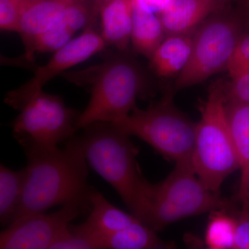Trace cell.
Returning <instances> with one entry per match:
<instances>
[{
	"mask_svg": "<svg viewBox=\"0 0 249 249\" xmlns=\"http://www.w3.org/2000/svg\"><path fill=\"white\" fill-rule=\"evenodd\" d=\"M25 154L27 178L16 220L69 202L90 204L91 187L81 136L69 139L63 149H37Z\"/></svg>",
	"mask_w": 249,
	"mask_h": 249,
	"instance_id": "1",
	"label": "cell"
},
{
	"mask_svg": "<svg viewBox=\"0 0 249 249\" xmlns=\"http://www.w3.org/2000/svg\"><path fill=\"white\" fill-rule=\"evenodd\" d=\"M87 160L121 196L131 213L149 226L150 184L137 162L138 150L128 134L112 123L98 122L83 128Z\"/></svg>",
	"mask_w": 249,
	"mask_h": 249,
	"instance_id": "2",
	"label": "cell"
},
{
	"mask_svg": "<svg viewBox=\"0 0 249 249\" xmlns=\"http://www.w3.org/2000/svg\"><path fill=\"white\" fill-rule=\"evenodd\" d=\"M62 76L89 88V101L78 116V129L94 123L116 122L128 116L143 89L140 67L124 55H113L86 70L65 72Z\"/></svg>",
	"mask_w": 249,
	"mask_h": 249,
	"instance_id": "3",
	"label": "cell"
},
{
	"mask_svg": "<svg viewBox=\"0 0 249 249\" xmlns=\"http://www.w3.org/2000/svg\"><path fill=\"white\" fill-rule=\"evenodd\" d=\"M225 85H211L201 103L196 124L192 163L198 178L210 191L219 193L226 178L240 170L228 121Z\"/></svg>",
	"mask_w": 249,
	"mask_h": 249,
	"instance_id": "4",
	"label": "cell"
},
{
	"mask_svg": "<svg viewBox=\"0 0 249 249\" xmlns=\"http://www.w3.org/2000/svg\"><path fill=\"white\" fill-rule=\"evenodd\" d=\"M149 227L158 231L170 224L217 210L232 211L231 201L208 189L193 168L192 160L176 163L161 182L150 184Z\"/></svg>",
	"mask_w": 249,
	"mask_h": 249,
	"instance_id": "5",
	"label": "cell"
},
{
	"mask_svg": "<svg viewBox=\"0 0 249 249\" xmlns=\"http://www.w3.org/2000/svg\"><path fill=\"white\" fill-rule=\"evenodd\" d=\"M173 92L168 91L147 109L136 106L128 116L112 124L147 142L165 159L178 163L192 160L196 124L175 107Z\"/></svg>",
	"mask_w": 249,
	"mask_h": 249,
	"instance_id": "6",
	"label": "cell"
},
{
	"mask_svg": "<svg viewBox=\"0 0 249 249\" xmlns=\"http://www.w3.org/2000/svg\"><path fill=\"white\" fill-rule=\"evenodd\" d=\"M11 123L13 135L24 152L52 149L74 136L80 114L57 95L36 93L18 109Z\"/></svg>",
	"mask_w": 249,
	"mask_h": 249,
	"instance_id": "7",
	"label": "cell"
},
{
	"mask_svg": "<svg viewBox=\"0 0 249 249\" xmlns=\"http://www.w3.org/2000/svg\"><path fill=\"white\" fill-rule=\"evenodd\" d=\"M240 36L239 24L232 18L206 19L193 32L191 58L178 75L173 91L199 84L227 70Z\"/></svg>",
	"mask_w": 249,
	"mask_h": 249,
	"instance_id": "8",
	"label": "cell"
},
{
	"mask_svg": "<svg viewBox=\"0 0 249 249\" xmlns=\"http://www.w3.org/2000/svg\"><path fill=\"white\" fill-rule=\"evenodd\" d=\"M91 205L69 202L52 213L33 214L18 219L0 235L1 249H51L67 231L73 219Z\"/></svg>",
	"mask_w": 249,
	"mask_h": 249,
	"instance_id": "9",
	"label": "cell"
},
{
	"mask_svg": "<svg viewBox=\"0 0 249 249\" xmlns=\"http://www.w3.org/2000/svg\"><path fill=\"white\" fill-rule=\"evenodd\" d=\"M106 42L101 34L88 26L79 36L72 39L67 45L54 52L45 65L37 67L30 80L6 95L4 102L18 110L44 86L66 70L91 58L106 48Z\"/></svg>",
	"mask_w": 249,
	"mask_h": 249,
	"instance_id": "10",
	"label": "cell"
},
{
	"mask_svg": "<svg viewBox=\"0 0 249 249\" xmlns=\"http://www.w3.org/2000/svg\"><path fill=\"white\" fill-rule=\"evenodd\" d=\"M224 0H173L160 16L165 36L193 34L222 9Z\"/></svg>",
	"mask_w": 249,
	"mask_h": 249,
	"instance_id": "11",
	"label": "cell"
},
{
	"mask_svg": "<svg viewBox=\"0 0 249 249\" xmlns=\"http://www.w3.org/2000/svg\"><path fill=\"white\" fill-rule=\"evenodd\" d=\"M89 197L91 205L89 217L77 226L96 239L105 249L104 242L107 237L138 219L111 204L103 194L91 187Z\"/></svg>",
	"mask_w": 249,
	"mask_h": 249,
	"instance_id": "12",
	"label": "cell"
},
{
	"mask_svg": "<svg viewBox=\"0 0 249 249\" xmlns=\"http://www.w3.org/2000/svg\"><path fill=\"white\" fill-rule=\"evenodd\" d=\"M68 3L65 0H22L18 34L25 47L23 55L30 52L39 36L60 20Z\"/></svg>",
	"mask_w": 249,
	"mask_h": 249,
	"instance_id": "13",
	"label": "cell"
},
{
	"mask_svg": "<svg viewBox=\"0 0 249 249\" xmlns=\"http://www.w3.org/2000/svg\"><path fill=\"white\" fill-rule=\"evenodd\" d=\"M98 15L101 32L106 45L121 52L127 50L132 38L133 6L131 0H104Z\"/></svg>",
	"mask_w": 249,
	"mask_h": 249,
	"instance_id": "14",
	"label": "cell"
},
{
	"mask_svg": "<svg viewBox=\"0 0 249 249\" xmlns=\"http://www.w3.org/2000/svg\"><path fill=\"white\" fill-rule=\"evenodd\" d=\"M227 114L241 172L237 199H245L249 184V103L227 102Z\"/></svg>",
	"mask_w": 249,
	"mask_h": 249,
	"instance_id": "15",
	"label": "cell"
},
{
	"mask_svg": "<svg viewBox=\"0 0 249 249\" xmlns=\"http://www.w3.org/2000/svg\"><path fill=\"white\" fill-rule=\"evenodd\" d=\"M193 34L165 36L150 59L159 76H178L182 71L191 58Z\"/></svg>",
	"mask_w": 249,
	"mask_h": 249,
	"instance_id": "16",
	"label": "cell"
},
{
	"mask_svg": "<svg viewBox=\"0 0 249 249\" xmlns=\"http://www.w3.org/2000/svg\"><path fill=\"white\" fill-rule=\"evenodd\" d=\"M27 178L26 168L14 170L0 166V222L7 227L16 220Z\"/></svg>",
	"mask_w": 249,
	"mask_h": 249,
	"instance_id": "17",
	"label": "cell"
},
{
	"mask_svg": "<svg viewBox=\"0 0 249 249\" xmlns=\"http://www.w3.org/2000/svg\"><path fill=\"white\" fill-rule=\"evenodd\" d=\"M165 36L159 15L133 6L131 42L137 52L150 59Z\"/></svg>",
	"mask_w": 249,
	"mask_h": 249,
	"instance_id": "18",
	"label": "cell"
},
{
	"mask_svg": "<svg viewBox=\"0 0 249 249\" xmlns=\"http://www.w3.org/2000/svg\"><path fill=\"white\" fill-rule=\"evenodd\" d=\"M105 249H155L175 248V245L160 240L156 231L139 219L111 234L105 240Z\"/></svg>",
	"mask_w": 249,
	"mask_h": 249,
	"instance_id": "19",
	"label": "cell"
},
{
	"mask_svg": "<svg viewBox=\"0 0 249 249\" xmlns=\"http://www.w3.org/2000/svg\"><path fill=\"white\" fill-rule=\"evenodd\" d=\"M227 210L211 212L206 228L205 242L211 249H233L235 242L236 218Z\"/></svg>",
	"mask_w": 249,
	"mask_h": 249,
	"instance_id": "20",
	"label": "cell"
},
{
	"mask_svg": "<svg viewBox=\"0 0 249 249\" xmlns=\"http://www.w3.org/2000/svg\"><path fill=\"white\" fill-rule=\"evenodd\" d=\"M61 18L36 39L30 52L19 58L22 62L21 63L24 65L33 63L36 53H54L65 47L73 39L75 33L62 22Z\"/></svg>",
	"mask_w": 249,
	"mask_h": 249,
	"instance_id": "21",
	"label": "cell"
},
{
	"mask_svg": "<svg viewBox=\"0 0 249 249\" xmlns=\"http://www.w3.org/2000/svg\"><path fill=\"white\" fill-rule=\"evenodd\" d=\"M51 249H103V247L94 237L80 230L77 225L71 224Z\"/></svg>",
	"mask_w": 249,
	"mask_h": 249,
	"instance_id": "22",
	"label": "cell"
},
{
	"mask_svg": "<svg viewBox=\"0 0 249 249\" xmlns=\"http://www.w3.org/2000/svg\"><path fill=\"white\" fill-rule=\"evenodd\" d=\"M227 70L231 78L249 72V33L240 36Z\"/></svg>",
	"mask_w": 249,
	"mask_h": 249,
	"instance_id": "23",
	"label": "cell"
},
{
	"mask_svg": "<svg viewBox=\"0 0 249 249\" xmlns=\"http://www.w3.org/2000/svg\"><path fill=\"white\" fill-rule=\"evenodd\" d=\"M61 19L73 32L76 33L93 20V13L81 1L69 2Z\"/></svg>",
	"mask_w": 249,
	"mask_h": 249,
	"instance_id": "24",
	"label": "cell"
},
{
	"mask_svg": "<svg viewBox=\"0 0 249 249\" xmlns=\"http://www.w3.org/2000/svg\"><path fill=\"white\" fill-rule=\"evenodd\" d=\"M22 0H0V29L18 33Z\"/></svg>",
	"mask_w": 249,
	"mask_h": 249,
	"instance_id": "25",
	"label": "cell"
},
{
	"mask_svg": "<svg viewBox=\"0 0 249 249\" xmlns=\"http://www.w3.org/2000/svg\"><path fill=\"white\" fill-rule=\"evenodd\" d=\"M231 79L225 85L227 102L249 103V72Z\"/></svg>",
	"mask_w": 249,
	"mask_h": 249,
	"instance_id": "26",
	"label": "cell"
},
{
	"mask_svg": "<svg viewBox=\"0 0 249 249\" xmlns=\"http://www.w3.org/2000/svg\"><path fill=\"white\" fill-rule=\"evenodd\" d=\"M237 213L233 249H249V205L242 204Z\"/></svg>",
	"mask_w": 249,
	"mask_h": 249,
	"instance_id": "27",
	"label": "cell"
},
{
	"mask_svg": "<svg viewBox=\"0 0 249 249\" xmlns=\"http://www.w3.org/2000/svg\"><path fill=\"white\" fill-rule=\"evenodd\" d=\"M173 0H131L132 6L160 16Z\"/></svg>",
	"mask_w": 249,
	"mask_h": 249,
	"instance_id": "28",
	"label": "cell"
},
{
	"mask_svg": "<svg viewBox=\"0 0 249 249\" xmlns=\"http://www.w3.org/2000/svg\"><path fill=\"white\" fill-rule=\"evenodd\" d=\"M103 1H104V0H93V6L92 9L93 19H94L96 16H98L100 6H101Z\"/></svg>",
	"mask_w": 249,
	"mask_h": 249,
	"instance_id": "29",
	"label": "cell"
},
{
	"mask_svg": "<svg viewBox=\"0 0 249 249\" xmlns=\"http://www.w3.org/2000/svg\"><path fill=\"white\" fill-rule=\"evenodd\" d=\"M244 203H246V204L249 205V184L248 186V189H247V194H246L245 199L242 201V204H244Z\"/></svg>",
	"mask_w": 249,
	"mask_h": 249,
	"instance_id": "30",
	"label": "cell"
},
{
	"mask_svg": "<svg viewBox=\"0 0 249 249\" xmlns=\"http://www.w3.org/2000/svg\"><path fill=\"white\" fill-rule=\"evenodd\" d=\"M65 1H69V2H75V1H82L83 0H65Z\"/></svg>",
	"mask_w": 249,
	"mask_h": 249,
	"instance_id": "31",
	"label": "cell"
},
{
	"mask_svg": "<svg viewBox=\"0 0 249 249\" xmlns=\"http://www.w3.org/2000/svg\"><path fill=\"white\" fill-rule=\"evenodd\" d=\"M247 9H248L249 11V0H247Z\"/></svg>",
	"mask_w": 249,
	"mask_h": 249,
	"instance_id": "32",
	"label": "cell"
},
{
	"mask_svg": "<svg viewBox=\"0 0 249 249\" xmlns=\"http://www.w3.org/2000/svg\"><path fill=\"white\" fill-rule=\"evenodd\" d=\"M224 1H227V0H224Z\"/></svg>",
	"mask_w": 249,
	"mask_h": 249,
	"instance_id": "33",
	"label": "cell"
}]
</instances>
